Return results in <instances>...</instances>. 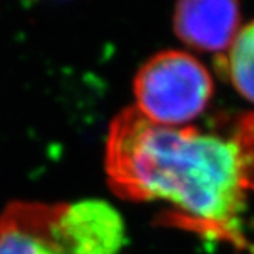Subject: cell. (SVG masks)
<instances>
[{"mask_svg": "<svg viewBox=\"0 0 254 254\" xmlns=\"http://www.w3.org/2000/svg\"><path fill=\"white\" fill-rule=\"evenodd\" d=\"M109 187L136 202H164L179 227L247 247L241 224L254 194V112L161 126L136 109L109 126Z\"/></svg>", "mask_w": 254, "mask_h": 254, "instance_id": "cell-1", "label": "cell"}, {"mask_svg": "<svg viewBox=\"0 0 254 254\" xmlns=\"http://www.w3.org/2000/svg\"><path fill=\"white\" fill-rule=\"evenodd\" d=\"M213 90L208 69L191 54L162 51L138 69L133 107L152 123L187 126L205 112Z\"/></svg>", "mask_w": 254, "mask_h": 254, "instance_id": "cell-2", "label": "cell"}, {"mask_svg": "<svg viewBox=\"0 0 254 254\" xmlns=\"http://www.w3.org/2000/svg\"><path fill=\"white\" fill-rule=\"evenodd\" d=\"M62 204L14 201L0 213V254H72L60 231Z\"/></svg>", "mask_w": 254, "mask_h": 254, "instance_id": "cell-3", "label": "cell"}, {"mask_svg": "<svg viewBox=\"0 0 254 254\" xmlns=\"http://www.w3.org/2000/svg\"><path fill=\"white\" fill-rule=\"evenodd\" d=\"M173 29L193 49L224 54L241 29L239 0H176Z\"/></svg>", "mask_w": 254, "mask_h": 254, "instance_id": "cell-4", "label": "cell"}, {"mask_svg": "<svg viewBox=\"0 0 254 254\" xmlns=\"http://www.w3.org/2000/svg\"><path fill=\"white\" fill-rule=\"evenodd\" d=\"M59 224L72 254H117L124 242L121 216L103 201L62 204Z\"/></svg>", "mask_w": 254, "mask_h": 254, "instance_id": "cell-5", "label": "cell"}, {"mask_svg": "<svg viewBox=\"0 0 254 254\" xmlns=\"http://www.w3.org/2000/svg\"><path fill=\"white\" fill-rule=\"evenodd\" d=\"M221 63L233 87L254 103V20L239 29Z\"/></svg>", "mask_w": 254, "mask_h": 254, "instance_id": "cell-6", "label": "cell"}]
</instances>
